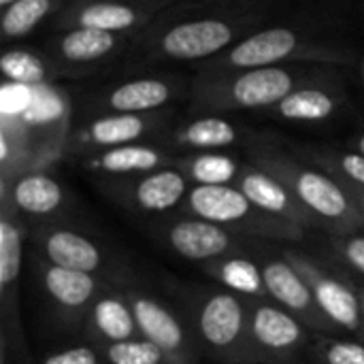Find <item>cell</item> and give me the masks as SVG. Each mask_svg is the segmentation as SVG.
Here are the masks:
<instances>
[{
  "label": "cell",
  "instance_id": "38",
  "mask_svg": "<svg viewBox=\"0 0 364 364\" xmlns=\"http://www.w3.org/2000/svg\"><path fill=\"white\" fill-rule=\"evenodd\" d=\"M15 0H0V9H4V6H9V4H13Z\"/></svg>",
  "mask_w": 364,
  "mask_h": 364
},
{
  "label": "cell",
  "instance_id": "6",
  "mask_svg": "<svg viewBox=\"0 0 364 364\" xmlns=\"http://www.w3.org/2000/svg\"><path fill=\"white\" fill-rule=\"evenodd\" d=\"M181 207L190 218L213 222L243 237L301 241L307 230L262 213L237 186H192Z\"/></svg>",
  "mask_w": 364,
  "mask_h": 364
},
{
  "label": "cell",
  "instance_id": "33",
  "mask_svg": "<svg viewBox=\"0 0 364 364\" xmlns=\"http://www.w3.org/2000/svg\"><path fill=\"white\" fill-rule=\"evenodd\" d=\"M333 250L339 256V260L350 267L356 275L364 279V235L363 232H348V235H335Z\"/></svg>",
  "mask_w": 364,
  "mask_h": 364
},
{
  "label": "cell",
  "instance_id": "32",
  "mask_svg": "<svg viewBox=\"0 0 364 364\" xmlns=\"http://www.w3.org/2000/svg\"><path fill=\"white\" fill-rule=\"evenodd\" d=\"M314 352L322 364H364V343L358 339L320 337Z\"/></svg>",
  "mask_w": 364,
  "mask_h": 364
},
{
  "label": "cell",
  "instance_id": "19",
  "mask_svg": "<svg viewBox=\"0 0 364 364\" xmlns=\"http://www.w3.org/2000/svg\"><path fill=\"white\" fill-rule=\"evenodd\" d=\"M343 102L346 98L341 94L339 83H328L326 77L301 85L299 90L290 92L282 102H277L264 113L296 124H320L333 119L341 111Z\"/></svg>",
  "mask_w": 364,
  "mask_h": 364
},
{
  "label": "cell",
  "instance_id": "15",
  "mask_svg": "<svg viewBox=\"0 0 364 364\" xmlns=\"http://www.w3.org/2000/svg\"><path fill=\"white\" fill-rule=\"evenodd\" d=\"M237 188L262 213H269L273 218L286 220V222L303 226V228L320 226L318 220L296 200V196L290 192V188L286 183H282L277 177H273L271 173L262 171L256 164L243 166Z\"/></svg>",
  "mask_w": 364,
  "mask_h": 364
},
{
  "label": "cell",
  "instance_id": "11",
  "mask_svg": "<svg viewBox=\"0 0 364 364\" xmlns=\"http://www.w3.org/2000/svg\"><path fill=\"white\" fill-rule=\"evenodd\" d=\"M162 9L132 0H75L58 17V28H92L117 34H139Z\"/></svg>",
  "mask_w": 364,
  "mask_h": 364
},
{
  "label": "cell",
  "instance_id": "36",
  "mask_svg": "<svg viewBox=\"0 0 364 364\" xmlns=\"http://www.w3.org/2000/svg\"><path fill=\"white\" fill-rule=\"evenodd\" d=\"M343 186H346V183H343ZM346 188H348L350 196L354 198V203H356L358 211L363 213V218H364V190H360V188H352V186H346Z\"/></svg>",
  "mask_w": 364,
  "mask_h": 364
},
{
  "label": "cell",
  "instance_id": "20",
  "mask_svg": "<svg viewBox=\"0 0 364 364\" xmlns=\"http://www.w3.org/2000/svg\"><path fill=\"white\" fill-rule=\"evenodd\" d=\"M173 156H168L164 149L147 143H130L119 145L102 151H94L90 158L83 160V168L96 175H109V177H136L145 175L164 166H173Z\"/></svg>",
  "mask_w": 364,
  "mask_h": 364
},
{
  "label": "cell",
  "instance_id": "30",
  "mask_svg": "<svg viewBox=\"0 0 364 364\" xmlns=\"http://www.w3.org/2000/svg\"><path fill=\"white\" fill-rule=\"evenodd\" d=\"M305 158H311L316 166L337 177L341 183L364 190V156L360 151L339 149H305Z\"/></svg>",
  "mask_w": 364,
  "mask_h": 364
},
{
  "label": "cell",
  "instance_id": "27",
  "mask_svg": "<svg viewBox=\"0 0 364 364\" xmlns=\"http://www.w3.org/2000/svg\"><path fill=\"white\" fill-rule=\"evenodd\" d=\"M21 252H23V232L19 224L11 218L9 207L0 220V294H2V314L4 322L13 316V301L19 284L21 271Z\"/></svg>",
  "mask_w": 364,
  "mask_h": 364
},
{
  "label": "cell",
  "instance_id": "18",
  "mask_svg": "<svg viewBox=\"0 0 364 364\" xmlns=\"http://www.w3.org/2000/svg\"><path fill=\"white\" fill-rule=\"evenodd\" d=\"M41 284L55 309L70 320H85L90 307L102 292L100 282L92 273L70 271L47 262L43 267Z\"/></svg>",
  "mask_w": 364,
  "mask_h": 364
},
{
  "label": "cell",
  "instance_id": "9",
  "mask_svg": "<svg viewBox=\"0 0 364 364\" xmlns=\"http://www.w3.org/2000/svg\"><path fill=\"white\" fill-rule=\"evenodd\" d=\"M126 299L134 311L141 337L158 346L168 363L198 364V341L171 307L139 288H128Z\"/></svg>",
  "mask_w": 364,
  "mask_h": 364
},
{
  "label": "cell",
  "instance_id": "40",
  "mask_svg": "<svg viewBox=\"0 0 364 364\" xmlns=\"http://www.w3.org/2000/svg\"><path fill=\"white\" fill-rule=\"evenodd\" d=\"M363 70H364V68H363Z\"/></svg>",
  "mask_w": 364,
  "mask_h": 364
},
{
  "label": "cell",
  "instance_id": "1",
  "mask_svg": "<svg viewBox=\"0 0 364 364\" xmlns=\"http://www.w3.org/2000/svg\"><path fill=\"white\" fill-rule=\"evenodd\" d=\"M296 0H183L164 9L130 49L132 62L205 64L284 17Z\"/></svg>",
  "mask_w": 364,
  "mask_h": 364
},
{
  "label": "cell",
  "instance_id": "21",
  "mask_svg": "<svg viewBox=\"0 0 364 364\" xmlns=\"http://www.w3.org/2000/svg\"><path fill=\"white\" fill-rule=\"evenodd\" d=\"M85 328L90 331L96 346L119 343L141 337L126 292H113V290H102L100 296L94 301L85 318Z\"/></svg>",
  "mask_w": 364,
  "mask_h": 364
},
{
  "label": "cell",
  "instance_id": "22",
  "mask_svg": "<svg viewBox=\"0 0 364 364\" xmlns=\"http://www.w3.org/2000/svg\"><path fill=\"white\" fill-rule=\"evenodd\" d=\"M41 250L47 264L81 271V273H98L107 264L105 252L85 235L75 232L70 228H53L43 232Z\"/></svg>",
  "mask_w": 364,
  "mask_h": 364
},
{
  "label": "cell",
  "instance_id": "14",
  "mask_svg": "<svg viewBox=\"0 0 364 364\" xmlns=\"http://www.w3.org/2000/svg\"><path fill=\"white\" fill-rule=\"evenodd\" d=\"M190 188L192 183L179 168L164 166L145 175L126 177L122 183H115V194L141 213H166L183 205Z\"/></svg>",
  "mask_w": 364,
  "mask_h": 364
},
{
  "label": "cell",
  "instance_id": "29",
  "mask_svg": "<svg viewBox=\"0 0 364 364\" xmlns=\"http://www.w3.org/2000/svg\"><path fill=\"white\" fill-rule=\"evenodd\" d=\"M64 0H15L0 13V30L6 41L21 38L47 19Z\"/></svg>",
  "mask_w": 364,
  "mask_h": 364
},
{
  "label": "cell",
  "instance_id": "25",
  "mask_svg": "<svg viewBox=\"0 0 364 364\" xmlns=\"http://www.w3.org/2000/svg\"><path fill=\"white\" fill-rule=\"evenodd\" d=\"M205 271L220 282L224 290H230L247 301H271L258 260H252L243 254H232L205 264Z\"/></svg>",
  "mask_w": 364,
  "mask_h": 364
},
{
  "label": "cell",
  "instance_id": "4",
  "mask_svg": "<svg viewBox=\"0 0 364 364\" xmlns=\"http://www.w3.org/2000/svg\"><path fill=\"white\" fill-rule=\"evenodd\" d=\"M250 158L252 164L286 183L320 226L331 228L335 235L364 230V218L354 198L350 196L348 188L331 173L322 171L320 166H309L292 154L269 143H254Z\"/></svg>",
  "mask_w": 364,
  "mask_h": 364
},
{
  "label": "cell",
  "instance_id": "3",
  "mask_svg": "<svg viewBox=\"0 0 364 364\" xmlns=\"http://www.w3.org/2000/svg\"><path fill=\"white\" fill-rule=\"evenodd\" d=\"M318 64H277L260 68L207 73L198 70L192 81V107L200 113L269 111L290 92L305 83L326 79Z\"/></svg>",
  "mask_w": 364,
  "mask_h": 364
},
{
  "label": "cell",
  "instance_id": "31",
  "mask_svg": "<svg viewBox=\"0 0 364 364\" xmlns=\"http://www.w3.org/2000/svg\"><path fill=\"white\" fill-rule=\"evenodd\" d=\"M98 348L109 364H171L158 346L143 337L119 343H107Z\"/></svg>",
  "mask_w": 364,
  "mask_h": 364
},
{
  "label": "cell",
  "instance_id": "7",
  "mask_svg": "<svg viewBox=\"0 0 364 364\" xmlns=\"http://www.w3.org/2000/svg\"><path fill=\"white\" fill-rule=\"evenodd\" d=\"M282 256L305 277L311 286L314 296L322 314L339 328L364 343V305L360 290L350 282L331 273L316 258L301 254L296 250H282Z\"/></svg>",
  "mask_w": 364,
  "mask_h": 364
},
{
  "label": "cell",
  "instance_id": "2",
  "mask_svg": "<svg viewBox=\"0 0 364 364\" xmlns=\"http://www.w3.org/2000/svg\"><path fill=\"white\" fill-rule=\"evenodd\" d=\"M356 60V49L346 36L339 15L299 11L296 4L277 21L252 32L222 55L205 62L198 70L222 73L277 64L343 66Z\"/></svg>",
  "mask_w": 364,
  "mask_h": 364
},
{
  "label": "cell",
  "instance_id": "16",
  "mask_svg": "<svg viewBox=\"0 0 364 364\" xmlns=\"http://www.w3.org/2000/svg\"><path fill=\"white\" fill-rule=\"evenodd\" d=\"M179 92L177 79L134 77L100 92L92 107L102 113H158Z\"/></svg>",
  "mask_w": 364,
  "mask_h": 364
},
{
  "label": "cell",
  "instance_id": "24",
  "mask_svg": "<svg viewBox=\"0 0 364 364\" xmlns=\"http://www.w3.org/2000/svg\"><path fill=\"white\" fill-rule=\"evenodd\" d=\"M243 139L241 128L215 113H203L171 132V143L188 151H222Z\"/></svg>",
  "mask_w": 364,
  "mask_h": 364
},
{
  "label": "cell",
  "instance_id": "39",
  "mask_svg": "<svg viewBox=\"0 0 364 364\" xmlns=\"http://www.w3.org/2000/svg\"><path fill=\"white\" fill-rule=\"evenodd\" d=\"M360 296H363V305H364V288H360Z\"/></svg>",
  "mask_w": 364,
  "mask_h": 364
},
{
  "label": "cell",
  "instance_id": "28",
  "mask_svg": "<svg viewBox=\"0 0 364 364\" xmlns=\"http://www.w3.org/2000/svg\"><path fill=\"white\" fill-rule=\"evenodd\" d=\"M0 73L6 83L21 87H43L51 79L49 62L26 47H11L0 55Z\"/></svg>",
  "mask_w": 364,
  "mask_h": 364
},
{
  "label": "cell",
  "instance_id": "17",
  "mask_svg": "<svg viewBox=\"0 0 364 364\" xmlns=\"http://www.w3.org/2000/svg\"><path fill=\"white\" fill-rule=\"evenodd\" d=\"M162 124L158 113H102L81 126L75 134V145L81 149H111L119 145L141 143Z\"/></svg>",
  "mask_w": 364,
  "mask_h": 364
},
{
  "label": "cell",
  "instance_id": "35",
  "mask_svg": "<svg viewBox=\"0 0 364 364\" xmlns=\"http://www.w3.org/2000/svg\"><path fill=\"white\" fill-rule=\"evenodd\" d=\"M132 2H139V4H147V6H156V9H168L173 4H179L183 0H132Z\"/></svg>",
  "mask_w": 364,
  "mask_h": 364
},
{
  "label": "cell",
  "instance_id": "10",
  "mask_svg": "<svg viewBox=\"0 0 364 364\" xmlns=\"http://www.w3.org/2000/svg\"><path fill=\"white\" fill-rule=\"evenodd\" d=\"M258 264L267 294L273 303L296 316L311 333L320 337H337L339 328L318 307L311 286L284 256H269L258 260Z\"/></svg>",
  "mask_w": 364,
  "mask_h": 364
},
{
  "label": "cell",
  "instance_id": "5",
  "mask_svg": "<svg viewBox=\"0 0 364 364\" xmlns=\"http://www.w3.org/2000/svg\"><path fill=\"white\" fill-rule=\"evenodd\" d=\"M192 333L198 346L222 364H258L250 341V301L230 292H207L194 309Z\"/></svg>",
  "mask_w": 364,
  "mask_h": 364
},
{
  "label": "cell",
  "instance_id": "8",
  "mask_svg": "<svg viewBox=\"0 0 364 364\" xmlns=\"http://www.w3.org/2000/svg\"><path fill=\"white\" fill-rule=\"evenodd\" d=\"M309 328L273 301H250V341L258 364L292 360L309 343Z\"/></svg>",
  "mask_w": 364,
  "mask_h": 364
},
{
  "label": "cell",
  "instance_id": "26",
  "mask_svg": "<svg viewBox=\"0 0 364 364\" xmlns=\"http://www.w3.org/2000/svg\"><path fill=\"white\" fill-rule=\"evenodd\" d=\"M173 166L179 168L192 186H237L245 164L230 154L196 151L175 158Z\"/></svg>",
  "mask_w": 364,
  "mask_h": 364
},
{
  "label": "cell",
  "instance_id": "37",
  "mask_svg": "<svg viewBox=\"0 0 364 364\" xmlns=\"http://www.w3.org/2000/svg\"><path fill=\"white\" fill-rule=\"evenodd\" d=\"M354 149H356V151H360V154L364 156V132L360 134V136H356V139H354Z\"/></svg>",
  "mask_w": 364,
  "mask_h": 364
},
{
  "label": "cell",
  "instance_id": "13",
  "mask_svg": "<svg viewBox=\"0 0 364 364\" xmlns=\"http://www.w3.org/2000/svg\"><path fill=\"white\" fill-rule=\"evenodd\" d=\"M136 34H117L92 28H70L55 34L47 45V58L66 68H92L128 49Z\"/></svg>",
  "mask_w": 364,
  "mask_h": 364
},
{
  "label": "cell",
  "instance_id": "12",
  "mask_svg": "<svg viewBox=\"0 0 364 364\" xmlns=\"http://www.w3.org/2000/svg\"><path fill=\"white\" fill-rule=\"evenodd\" d=\"M162 235L168 250H173L179 258L205 264L232 254H243L250 239L213 222L190 215L168 224Z\"/></svg>",
  "mask_w": 364,
  "mask_h": 364
},
{
  "label": "cell",
  "instance_id": "23",
  "mask_svg": "<svg viewBox=\"0 0 364 364\" xmlns=\"http://www.w3.org/2000/svg\"><path fill=\"white\" fill-rule=\"evenodd\" d=\"M66 192L58 179L47 173H26L4 192V203L32 218H47L62 209Z\"/></svg>",
  "mask_w": 364,
  "mask_h": 364
},
{
  "label": "cell",
  "instance_id": "34",
  "mask_svg": "<svg viewBox=\"0 0 364 364\" xmlns=\"http://www.w3.org/2000/svg\"><path fill=\"white\" fill-rule=\"evenodd\" d=\"M41 364H109L105 360L100 348L92 346H73L60 352H51Z\"/></svg>",
  "mask_w": 364,
  "mask_h": 364
}]
</instances>
